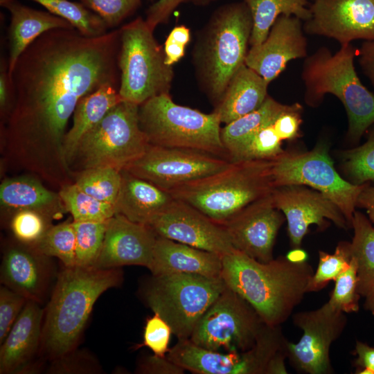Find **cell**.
<instances>
[{
	"mask_svg": "<svg viewBox=\"0 0 374 374\" xmlns=\"http://www.w3.org/2000/svg\"><path fill=\"white\" fill-rule=\"evenodd\" d=\"M120 28L87 37L75 28L50 30L31 43L10 76L12 126L61 144L79 100L105 84L117 86Z\"/></svg>",
	"mask_w": 374,
	"mask_h": 374,
	"instance_id": "obj_1",
	"label": "cell"
},
{
	"mask_svg": "<svg viewBox=\"0 0 374 374\" xmlns=\"http://www.w3.org/2000/svg\"><path fill=\"white\" fill-rule=\"evenodd\" d=\"M221 278L271 326H280L292 315L308 293L314 274L307 261L294 262L279 256L260 262L235 249L222 256Z\"/></svg>",
	"mask_w": 374,
	"mask_h": 374,
	"instance_id": "obj_2",
	"label": "cell"
},
{
	"mask_svg": "<svg viewBox=\"0 0 374 374\" xmlns=\"http://www.w3.org/2000/svg\"><path fill=\"white\" fill-rule=\"evenodd\" d=\"M122 280L119 267L64 266L44 310L40 346L44 355L53 360L76 348L96 301Z\"/></svg>",
	"mask_w": 374,
	"mask_h": 374,
	"instance_id": "obj_3",
	"label": "cell"
},
{
	"mask_svg": "<svg viewBox=\"0 0 374 374\" xmlns=\"http://www.w3.org/2000/svg\"><path fill=\"white\" fill-rule=\"evenodd\" d=\"M253 27L242 1L216 9L197 38L193 63L201 87L217 105L236 71L245 64Z\"/></svg>",
	"mask_w": 374,
	"mask_h": 374,
	"instance_id": "obj_4",
	"label": "cell"
},
{
	"mask_svg": "<svg viewBox=\"0 0 374 374\" xmlns=\"http://www.w3.org/2000/svg\"><path fill=\"white\" fill-rule=\"evenodd\" d=\"M357 50L349 43L332 53L321 47L303 62L301 78L305 85V100L318 106L330 93L343 104L348 120L347 138L357 144L374 125V94L361 82L354 60Z\"/></svg>",
	"mask_w": 374,
	"mask_h": 374,
	"instance_id": "obj_5",
	"label": "cell"
},
{
	"mask_svg": "<svg viewBox=\"0 0 374 374\" xmlns=\"http://www.w3.org/2000/svg\"><path fill=\"white\" fill-rule=\"evenodd\" d=\"M273 189L269 160H249L232 162L223 171L169 192L222 224Z\"/></svg>",
	"mask_w": 374,
	"mask_h": 374,
	"instance_id": "obj_6",
	"label": "cell"
},
{
	"mask_svg": "<svg viewBox=\"0 0 374 374\" xmlns=\"http://www.w3.org/2000/svg\"><path fill=\"white\" fill-rule=\"evenodd\" d=\"M139 120L150 145L196 150L228 159L221 121L214 112L205 114L177 105L170 93H163L139 105Z\"/></svg>",
	"mask_w": 374,
	"mask_h": 374,
	"instance_id": "obj_7",
	"label": "cell"
},
{
	"mask_svg": "<svg viewBox=\"0 0 374 374\" xmlns=\"http://www.w3.org/2000/svg\"><path fill=\"white\" fill-rule=\"evenodd\" d=\"M153 31L140 17L120 28L118 92L123 100L139 105L154 96L169 93L174 76Z\"/></svg>",
	"mask_w": 374,
	"mask_h": 374,
	"instance_id": "obj_8",
	"label": "cell"
},
{
	"mask_svg": "<svg viewBox=\"0 0 374 374\" xmlns=\"http://www.w3.org/2000/svg\"><path fill=\"white\" fill-rule=\"evenodd\" d=\"M222 278L193 274L152 275L142 288L153 312L170 325L178 340L189 339L204 313L225 289Z\"/></svg>",
	"mask_w": 374,
	"mask_h": 374,
	"instance_id": "obj_9",
	"label": "cell"
},
{
	"mask_svg": "<svg viewBox=\"0 0 374 374\" xmlns=\"http://www.w3.org/2000/svg\"><path fill=\"white\" fill-rule=\"evenodd\" d=\"M139 105L122 100L82 136L75 156L85 169L121 171L143 154L150 144L139 125Z\"/></svg>",
	"mask_w": 374,
	"mask_h": 374,
	"instance_id": "obj_10",
	"label": "cell"
},
{
	"mask_svg": "<svg viewBox=\"0 0 374 374\" xmlns=\"http://www.w3.org/2000/svg\"><path fill=\"white\" fill-rule=\"evenodd\" d=\"M269 174L274 188L301 185L324 194L341 211L349 229L352 228L357 197L368 184L355 185L343 179L322 144L304 152L284 151L269 160Z\"/></svg>",
	"mask_w": 374,
	"mask_h": 374,
	"instance_id": "obj_11",
	"label": "cell"
},
{
	"mask_svg": "<svg viewBox=\"0 0 374 374\" xmlns=\"http://www.w3.org/2000/svg\"><path fill=\"white\" fill-rule=\"evenodd\" d=\"M256 310L226 285L197 323L189 340L220 353L251 348L265 326Z\"/></svg>",
	"mask_w": 374,
	"mask_h": 374,
	"instance_id": "obj_12",
	"label": "cell"
},
{
	"mask_svg": "<svg viewBox=\"0 0 374 374\" xmlns=\"http://www.w3.org/2000/svg\"><path fill=\"white\" fill-rule=\"evenodd\" d=\"M231 161L205 152L149 145L125 170L170 191L229 168Z\"/></svg>",
	"mask_w": 374,
	"mask_h": 374,
	"instance_id": "obj_13",
	"label": "cell"
},
{
	"mask_svg": "<svg viewBox=\"0 0 374 374\" xmlns=\"http://www.w3.org/2000/svg\"><path fill=\"white\" fill-rule=\"evenodd\" d=\"M292 316L294 324L301 329L303 335L297 343L288 341L287 358L291 366L302 373H333L330 349L346 328V313L326 302L316 310Z\"/></svg>",
	"mask_w": 374,
	"mask_h": 374,
	"instance_id": "obj_14",
	"label": "cell"
},
{
	"mask_svg": "<svg viewBox=\"0 0 374 374\" xmlns=\"http://www.w3.org/2000/svg\"><path fill=\"white\" fill-rule=\"evenodd\" d=\"M159 237L224 256L235 249L225 228L177 199L148 225Z\"/></svg>",
	"mask_w": 374,
	"mask_h": 374,
	"instance_id": "obj_15",
	"label": "cell"
},
{
	"mask_svg": "<svg viewBox=\"0 0 374 374\" xmlns=\"http://www.w3.org/2000/svg\"><path fill=\"white\" fill-rule=\"evenodd\" d=\"M271 196L274 206L287 222V234L294 249L300 248L311 224L325 229L328 225L326 220H329L339 228L349 229L339 208L317 190L301 185L283 186L274 188Z\"/></svg>",
	"mask_w": 374,
	"mask_h": 374,
	"instance_id": "obj_16",
	"label": "cell"
},
{
	"mask_svg": "<svg viewBox=\"0 0 374 374\" xmlns=\"http://www.w3.org/2000/svg\"><path fill=\"white\" fill-rule=\"evenodd\" d=\"M303 30L335 39L341 45L374 39V0H312Z\"/></svg>",
	"mask_w": 374,
	"mask_h": 374,
	"instance_id": "obj_17",
	"label": "cell"
},
{
	"mask_svg": "<svg viewBox=\"0 0 374 374\" xmlns=\"http://www.w3.org/2000/svg\"><path fill=\"white\" fill-rule=\"evenodd\" d=\"M285 220L270 193L220 224L225 228L235 249L260 262H268L274 259L276 238Z\"/></svg>",
	"mask_w": 374,
	"mask_h": 374,
	"instance_id": "obj_18",
	"label": "cell"
},
{
	"mask_svg": "<svg viewBox=\"0 0 374 374\" xmlns=\"http://www.w3.org/2000/svg\"><path fill=\"white\" fill-rule=\"evenodd\" d=\"M301 21L294 16H279L266 39L249 49L245 64L269 84L285 70L290 60L305 58L307 39Z\"/></svg>",
	"mask_w": 374,
	"mask_h": 374,
	"instance_id": "obj_19",
	"label": "cell"
},
{
	"mask_svg": "<svg viewBox=\"0 0 374 374\" xmlns=\"http://www.w3.org/2000/svg\"><path fill=\"white\" fill-rule=\"evenodd\" d=\"M157 238L147 225L115 213L107 220L102 249L93 267L112 269L140 265L150 269Z\"/></svg>",
	"mask_w": 374,
	"mask_h": 374,
	"instance_id": "obj_20",
	"label": "cell"
},
{
	"mask_svg": "<svg viewBox=\"0 0 374 374\" xmlns=\"http://www.w3.org/2000/svg\"><path fill=\"white\" fill-rule=\"evenodd\" d=\"M50 258L24 244L8 248L1 265V284L41 304L55 276Z\"/></svg>",
	"mask_w": 374,
	"mask_h": 374,
	"instance_id": "obj_21",
	"label": "cell"
},
{
	"mask_svg": "<svg viewBox=\"0 0 374 374\" xmlns=\"http://www.w3.org/2000/svg\"><path fill=\"white\" fill-rule=\"evenodd\" d=\"M44 310L27 300L0 348V373L15 374L30 370L40 349Z\"/></svg>",
	"mask_w": 374,
	"mask_h": 374,
	"instance_id": "obj_22",
	"label": "cell"
},
{
	"mask_svg": "<svg viewBox=\"0 0 374 374\" xmlns=\"http://www.w3.org/2000/svg\"><path fill=\"white\" fill-rule=\"evenodd\" d=\"M149 269L152 275L193 274L221 278L222 256L157 236Z\"/></svg>",
	"mask_w": 374,
	"mask_h": 374,
	"instance_id": "obj_23",
	"label": "cell"
},
{
	"mask_svg": "<svg viewBox=\"0 0 374 374\" xmlns=\"http://www.w3.org/2000/svg\"><path fill=\"white\" fill-rule=\"evenodd\" d=\"M0 5L11 15L8 28V74L26 48L44 33L55 28H74L66 20L49 12L37 10L17 0H0Z\"/></svg>",
	"mask_w": 374,
	"mask_h": 374,
	"instance_id": "obj_24",
	"label": "cell"
},
{
	"mask_svg": "<svg viewBox=\"0 0 374 374\" xmlns=\"http://www.w3.org/2000/svg\"><path fill=\"white\" fill-rule=\"evenodd\" d=\"M121 172V185L114 204L116 213L132 222L148 225L174 200L169 191L125 170Z\"/></svg>",
	"mask_w": 374,
	"mask_h": 374,
	"instance_id": "obj_25",
	"label": "cell"
},
{
	"mask_svg": "<svg viewBox=\"0 0 374 374\" xmlns=\"http://www.w3.org/2000/svg\"><path fill=\"white\" fill-rule=\"evenodd\" d=\"M269 83L243 64L230 80L214 112L225 125L259 108L268 96Z\"/></svg>",
	"mask_w": 374,
	"mask_h": 374,
	"instance_id": "obj_26",
	"label": "cell"
},
{
	"mask_svg": "<svg viewBox=\"0 0 374 374\" xmlns=\"http://www.w3.org/2000/svg\"><path fill=\"white\" fill-rule=\"evenodd\" d=\"M116 87L112 84H105L79 100L73 114L72 126L61 143L62 154L66 161L75 157L82 136L113 107L123 100Z\"/></svg>",
	"mask_w": 374,
	"mask_h": 374,
	"instance_id": "obj_27",
	"label": "cell"
},
{
	"mask_svg": "<svg viewBox=\"0 0 374 374\" xmlns=\"http://www.w3.org/2000/svg\"><path fill=\"white\" fill-rule=\"evenodd\" d=\"M289 105L280 103L268 96L259 108L221 128L220 137L228 159L233 162L249 141L260 130L273 124Z\"/></svg>",
	"mask_w": 374,
	"mask_h": 374,
	"instance_id": "obj_28",
	"label": "cell"
},
{
	"mask_svg": "<svg viewBox=\"0 0 374 374\" xmlns=\"http://www.w3.org/2000/svg\"><path fill=\"white\" fill-rule=\"evenodd\" d=\"M58 197L39 181L30 177L4 180L0 186V201L3 207L18 210L29 209L47 217L57 209Z\"/></svg>",
	"mask_w": 374,
	"mask_h": 374,
	"instance_id": "obj_29",
	"label": "cell"
},
{
	"mask_svg": "<svg viewBox=\"0 0 374 374\" xmlns=\"http://www.w3.org/2000/svg\"><path fill=\"white\" fill-rule=\"evenodd\" d=\"M248 6L253 21L251 46L260 44L280 15L294 16L308 21L311 17L308 0H242Z\"/></svg>",
	"mask_w": 374,
	"mask_h": 374,
	"instance_id": "obj_30",
	"label": "cell"
},
{
	"mask_svg": "<svg viewBox=\"0 0 374 374\" xmlns=\"http://www.w3.org/2000/svg\"><path fill=\"white\" fill-rule=\"evenodd\" d=\"M352 228L350 249L357 267V292L366 297L374 289V226L362 213L355 211Z\"/></svg>",
	"mask_w": 374,
	"mask_h": 374,
	"instance_id": "obj_31",
	"label": "cell"
},
{
	"mask_svg": "<svg viewBox=\"0 0 374 374\" xmlns=\"http://www.w3.org/2000/svg\"><path fill=\"white\" fill-rule=\"evenodd\" d=\"M48 12L68 21L74 28L87 37L105 34L108 28L104 20L81 2L69 0H32Z\"/></svg>",
	"mask_w": 374,
	"mask_h": 374,
	"instance_id": "obj_32",
	"label": "cell"
},
{
	"mask_svg": "<svg viewBox=\"0 0 374 374\" xmlns=\"http://www.w3.org/2000/svg\"><path fill=\"white\" fill-rule=\"evenodd\" d=\"M59 196L73 221L103 222L116 213L113 204L96 199L75 184L62 187Z\"/></svg>",
	"mask_w": 374,
	"mask_h": 374,
	"instance_id": "obj_33",
	"label": "cell"
},
{
	"mask_svg": "<svg viewBox=\"0 0 374 374\" xmlns=\"http://www.w3.org/2000/svg\"><path fill=\"white\" fill-rule=\"evenodd\" d=\"M121 171L112 167L85 169L76 179L75 185L96 199L114 206L121 185Z\"/></svg>",
	"mask_w": 374,
	"mask_h": 374,
	"instance_id": "obj_34",
	"label": "cell"
},
{
	"mask_svg": "<svg viewBox=\"0 0 374 374\" xmlns=\"http://www.w3.org/2000/svg\"><path fill=\"white\" fill-rule=\"evenodd\" d=\"M75 231L73 222H65L51 226L35 246L48 257L59 258L64 266L75 265Z\"/></svg>",
	"mask_w": 374,
	"mask_h": 374,
	"instance_id": "obj_35",
	"label": "cell"
},
{
	"mask_svg": "<svg viewBox=\"0 0 374 374\" xmlns=\"http://www.w3.org/2000/svg\"><path fill=\"white\" fill-rule=\"evenodd\" d=\"M342 160L349 182L355 185L374 182V127L364 143L344 152Z\"/></svg>",
	"mask_w": 374,
	"mask_h": 374,
	"instance_id": "obj_36",
	"label": "cell"
},
{
	"mask_svg": "<svg viewBox=\"0 0 374 374\" xmlns=\"http://www.w3.org/2000/svg\"><path fill=\"white\" fill-rule=\"evenodd\" d=\"M107 223V220L73 222L76 238L75 265L94 266L102 249Z\"/></svg>",
	"mask_w": 374,
	"mask_h": 374,
	"instance_id": "obj_37",
	"label": "cell"
},
{
	"mask_svg": "<svg viewBox=\"0 0 374 374\" xmlns=\"http://www.w3.org/2000/svg\"><path fill=\"white\" fill-rule=\"evenodd\" d=\"M352 258L350 242H339L333 253L319 251V263L308 287V292H317L325 287L350 265Z\"/></svg>",
	"mask_w": 374,
	"mask_h": 374,
	"instance_id": "obj_38",
	"label": "cell"
},
{
	"mask_svg": "<svg viewBox=\"0 0 374 374\" xmlns=\"http://www.w3.org/2000/svg\"><path fill=\"white\" fill-rule=\"evenodd\" d=\"M335 287L327 303L334 309L344 313L359 310L360 295L357 292V267L352 257L349 267L334 280Z\"/></svg>",
	"mask_w": 374,
	"mask_h": 374,
	"instance_id": "obj_39",
	"label": "cell"
},
{
	"mask_svg": "<svg viewBox=\"0 0 374 374\" xmlns=\"http://www.w3.org/2000/svg\"><path fill=\"white\" fill-rule=\"evenodd\" d=\"M50 227L46 215L29 209L18 210L10 223L12 233L19 242L34 247Z\"/></svg>",
	"mask_w": 374,
	"mask_h": 374,
	"instance_id": "obj_40",
	"label": "cell"
},
{
	"mask_svg": "<svg viewBox=\"0 0 374 374\" xmlns=\"http://www.w3.org/2000/svg\"><path fill=\"white\" fill-rule=\"evenodd\" d=\"M282 142L272 124L266 126L249 141L233 162L271 160L284 152Z\"/></svg>",
	"mask_w": 374,
	"mask_h": 374,
	"instance_id": "obj_41",
	"label": "cell"
},
{
	"mask_svg": "<svg viewBox=\"0 0 374 374\" xmlns=\"http://www.w3.org/2000/svg\"><path fill=\"white\" fill-rule=\"evenodd\" d=\"M52 361L48 373H100L102 368L90 353L76 348Z\"/></svg>",
	"mask_w": 374,
	"mask_h": 374,
	"instance_id": "obj_42",
	"label": "cell"
},
{
	"mask_svg": "<svg viewBox=\"0 0 374 374\" xmlns=\"http://www.w3.org/2000/svg\"><path fill=\"white\" fill-rule=\"evenodd\" d=\"M98 15L109 28L118 25L141 4V0H80Z\"/></svg>",
	"mask_w": 374,
	"mask_h": 374,
	"instance_id": "obj_43",
	"label": "cell"
},
{
	"mask_svg": "<svg viewBox=\"0 0 374 374\" xmlns=\"http://www.w3.org/2000/svg\"><path fill=\"white\" fill-rule=\"evenodd\" d=\"M172 334V329L167 321L159 314L146 319L143 332V341L139 347L146 346L154 355L165 357L168 352V345Z\"/></svg>",
	"mask_w": 374,
	"mask_h": 374,
	"instance_id": "obj_44",
	"label": "cell"
},
{
	"mask_svg": "<svg viewBox=\"0 0 374 374\" xmlns=\"http://www.w3.org/2000/svg\"><path fill=\"white\" fill-rule=\"evenodd\" d=\"M27 299L6 286L0 288V344L7 337Z\"/></svg>",
	"mask_w": 374,
	"mask_h": 374,
	"instance_id": "obj_45",
	"label": "cell"
},
{
	"mask_svg": "<svg viewBox=\"0 0 374 374\" xmlns=\"http://www.w3.org/2000/svg\"><path fill=\"white\" fill-rule=\"evenodd\" d=\"M302 110L303 107L299 103L290 105L274 121L273 127L282 141L299 137Z\"/></svg>",
	"mask_w": 374,
	"mask_h": 374,
	"instance_id": "obj_46",
	"label": "cell"
},
{
	"mask_svg": "<svg viewBox=\"0 0 374 374\" xmlns=\"http://www.w3.org/2000/svg\"><path fill=\"white\" fill-rule=\"evenodd\" d=\"M215 0H157L147 10L145 19L152 30L159 24L166 23L173 11L181 4L192 3L205 6Z\"/></svg>",
	"mask_w": 374,
	"mask_h": 374,
	"instance_id": "obj_47",
	"label": "cell"
},
{
	"mask_svg": "<svg viewBox=\"0 0 374 374\" xmlns=\"http://www.w3.org/2000/svg\"><path fill=\"white\" fill-rule=\"evenodd\" d=\"M190 40V30L184 25L172 29L164 44L166 64L172 66L185 54L186 46Z\"/></svg>",
	"mask_w": 374,
	"mask_h": 374,
	"instance_id": "obj_48",
	"label": "cell"
},
{
	"mask_svg": "<svg viewBox=\"0 0 374 374\" xmlns=\"http://www.w3.org/2000/svg\"><path fill=\"white\" fill-rule=\"evenodd\" d=\"M184 371L167 356L159 357L154 354L143 358L137 368V373L148 374H180Z\"/></svg>",
	"mask_w": 374,
	"mask_h": 374,
	"instance_id": "obj_49",
	"label": "cell"
},
{
	"mask_svg": "<svg viewBox=\"0 0 374 374\" xmlns=\"http://www.w3.org/2000/svg\"><path fill=\"white\" fill-rule=\"evenodd\" d=\"M355 351L357 358L354 364L358 368L356 373L374 374V347L357 341Z\"/></svg>",
	"mask_w": 374,
	"mask_h": 374,
	"instance_id": "obj_50",
	"label": "cell"
},
{
	"mask_svg": "<svg viewBox=\"0 0 374 374\" xmlns=\"http://www.w3.org/2000/svg\"><path fill=\"white\" fill-rule=\"evenodd\" d=\"M15 99L12 80L8 74V62L1 59L0 64V107L3 112L10 109Z\"/></svg>",
	"mask_w": 374,
	"mask_h": 374,
	"instance_id": "obj_51",
	"label": "cell"
},
{
	"mask_svg": "<svg viewBox=\"0 0 374 374\" xmlns=\"http://www.w3.org/2000/svg\"><path fill=\"white\" fill-rule=\"evenodd\" d=\"M357 56L363 72L374 87V39L363 42Z\"/></svg>",
	"mask_w": 374,
	"mask_h": 374,
	"instance_id": "obj_52",
	"label": "cell"
},
{
	"mask_svg": "<svg viewBox=\"0 0 374 374\" xmlns=\"http://www.w3.org/2000/svg\"><path fill=\"white\" fill-rule=\"evenodd\" d=\"M356 207L366 209L368 219L374 224V185H366L357 197Z\"/></svg>",
	"mask_w": 374,
	"mask_h": 374,
	"instance_id": "obj_53",
	"label": "cell"
},
{
	"mask_svg": "<svg viewBox=\"0 0 374 374\" xmlns=\"http://www.w3.org/2000/svg\"><path fill=\"white\" fill-rule=\"evenodd\" d=\"M286 257L294 262H303L306 261L307 254L303 250L296 248L290 251Z\"/></svg>",
	"mask_w": 374,
	"mask_h": 374,
	"instance_id": "obj_54",
	"label": "cell"
},
{
	"mask_svg": "<svg viewBox=\"0 0 374 374\" xmlns=\"http://www.w3.org/2000/svg\"><path fill=\"white\" fill-rule=\"evenodd\" d=\"M365 298L364 308L372 313L374 312V289Z\"/></svg>",
	"mask_w": 374,
	"mask_h": 374,
	"instance_id": "obj_55",
	"label": "cell"
},
{
	"mask_svg": "<svg viewBox=\"0 0 374 374\" xmlns=\"http://www.w3.org/2000/svg\"><path fill=\"white\" fill-rule=\"evenodd\" d=\"M372 314L374 315V312H373Z\"/></svg>",
	"mask_w": 374,
	"mask_h": 374,
	"instance_id": "obj_56",
	"label": "cell"
}]
</instances>
